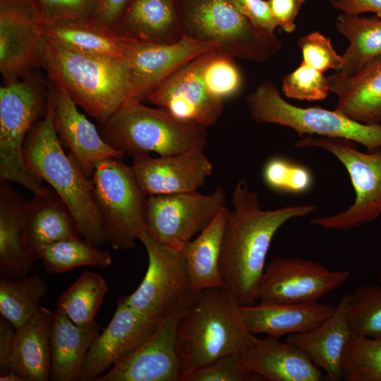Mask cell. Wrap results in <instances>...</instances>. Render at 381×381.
Instances as JSON below:
<instances>
[{
  "instance_id": "27",
  "label": "cell",
  "mask_w": 381,
  "mask_h": 381,
  "mask_svg": "<svg viewBox=\"0 0 381 381\" xmlns=\"http://www.w3.org/2000/svg\"><path fill=\"white\" fill-rule=\"evenodd\" d=\"M54 311L40 306L16 330L10 368L24 381H47L52 373L51 332Z\"/></svg>"
},
{
  "instance_id": "13",
  "label": "cell",
  "mask_w": 381,
  "mask_h": 381,
  "mask_svg": "<svg viewBox=\"0 0 381 381\" xmlns=\"http://www.w3.org/2000/svg\"><path fill=\"white\" fill-rule=\"evenodd\" d=\"M35 0H0L3 85L46 68L47 39Z\"/></svg>"
},
{
  "instance_id": "12",
  "label": "cell",
  "mask_w": 381,
  "mask_h": 381,
  "mask_svg": "<svg viewBox=\"0 0 381 381\" xmlns=\"http://www.w3.org/2000/svg\"><path fill=\"white\" fill-rule=\"evenodd\" d=\"M139 240L147 253V269L137 289L122 297L126 304L143 315L159 322L195 293L189 287L181 250L159 243L147 230Z\"/></svg>"
},
{
  "instance_id": "10",
  "label": "cell",
  "mask_w": 381,
  "mask_h": 381,
  "mask_svg": "<svg viewBox=\"0 0 381 381\" xmlns=\"http://www.w3.org/2000/svg\"><path fill=\"white\" fill-rule=\"evenodd\" d=\"M298 147H318L334 155L346 169L353 187V203L340 213L315 218L311 224L327 229L348 231L376 220L381 215V147L367 152L354 141L341 138L307 136Z\"/></svg>"
},
{
  "instance_id": "32",
  "label": "cell",
  "mask_w": 381,
  "mask_h": 381,
  "mask_svg": "<svg viewBox=\"0 0 381 381\" xmlns=\"http://www.w3.org/2000/svg\"><path fill=\"white\" fill-rule=\"evenodd\" d=\"M337 31L348 41L339 73L351 75L373 59L381 56V18L340 13L336 20Z\"/></svg>"
},
{
  "instance_id": "5",
  "label": "cell",
  "mask_w": 381,
  "mask_h": 381,
  "mask_svg": "<svg viewBox=\"0 0 381 381\" xmlns=\"http://www.w3.org/2000/svg\"><path fill=\"white\" fill-rule=\"evenodd\" d=\"M98 130L110 146L133 157L152 152L171 155L203 148L207 143L203 126L178 119L167 110L147 107L138 99L125 102L99 123Z\"/></svg>"
},
{
  "instance_id": "37",
  "label": "cell",
  "mask_w": 381,
  "mask_h": 381,
  "mask_svg": "<svg viewBox=\"0 0 381 381\" xmlns=\"http://www.w3.org/2000/svg\"><path fill=\"white\" fill-rule=\"evenodd\" d=\"M348 324L353 334L381 338V286H361L350 293Z\"/></svg>"
},
{
  "instance_id": "23",
  "label": "cell",
  "mask_w": 381,
  "mask_h": 381,
  "mask_svg": "<svg viewBox=\"0 0 381 381\" xmlns=\"http://www.w3.org/2000/svg\"><path fill=\"white\" fill-rule=\"evenodd\" d=\"M114 29L124 39L146 43L174 44L185 37L177 0H130Z\"/></svg>"
},
{
  "instance_id": "16",
  "label": "cell",
  "mask_w": 381,
  "mask_h": 381,
  "mask_svg": "<svg viewBox=\"0 0 381 381\" xmlns=\"http://www.w3.org/2000/svg\"><path fill=\"white\" fill-rule=\"evenodd\" d=\"M210 52L179 68L152 89L145 99L178 119L194 121L205 128L216 123L223 112L224 104L211 96L204 84L202 69Z\"/></svg>"
},
{
  "instance_id": "18",
  "label": "cell",
  "mask_w": 381,
  "mask_h": 381,
  "mask_svg": "<svg viewBox=\"0 0 381 381\" xmlns=\"http://www.w3.org/2000/svg\"><path fill=\"white\" fill-rule=\"evenodd\" d=\"M159 322L143 315L121 296L109 325L93 341L83 363L80 381H95L136 350Z\"/></svg>"
},
{
  "instance_id": "8",
  "label": "cell",
  "mask_w": 381,
  "mask_h": 381,
  "mask_svg": "<svg viewBox=\"0 0 381 381\" xmlns=\"http://www.w3.org/2000/svg\"><path fill=\"white\" fill-rule=\"evenodd\" d=\"M246 100L252 119L258 123L286 126L301 137L316 134L321 137L346 138L361 144L368 150L381 147V124L361 123L336 109L294 106L282 97L271 81L260 83Z\"/></svg>"
},
{
  "instance_id": "46",
  "label": "cell",
  "mask_w": 381,
  "mask_h": 381,
  "mask_svg": "<svg viewBox=\"0 0 381 381\" xmlns=\"http://www.w3.org/2000/svg\"><path fill=\"white\" fill-rule=\"evenodd\" d=\"M16 329L4 317L0 316V375L8 371Z\"/></svg>"
},
{
  "instance_id": "40",
  "label": "cell",
  "mask_w": 381,
  "mask_h": 381,
  "mask_svg": "<svg viewBox=\"0 0 381 381\" xmlns=\"http://www.w3.org/2000/svg\"><path fill=\"white\" fill-rule=\"evenodd\" d=\"M282 90L289 98L307 101L323 100L330 92L328 77L303 62L284 75Z\"/></svg>"
},
{
  "instance_id": "35",
  "label": "cell",
  "mask_w": 381,
  "mask_h": 381,
  "mask_svg": "<svg viewBox=\"0 0 381 381\" xmlns=\"http://www.w3.org/2000/svg\"><path fill=\"white\" fill-rule=\"evenodd\" d=\"M108 290L102 276L86 271L59 296L56 306L75 324L87 325L95 321Z\"/></svg>"
},
{
  "instance_id": "4",
  "label": "cell",
  "mask_w": 381,
  "mask_h": 381,
  "mask_svg": "<svg viewBox=\"0 0 381 381\" xmlns=\"http://www.w3.org/2000/svg\"><path fill=\"white\" fill-rule=\"evenodd\" d=\"M45 70L49 81L99 123L131 99L129 68L123 59L83 54L47 42Z\"/></svg>"
},
{
  "instance_id": "48",
  "label": "cell",
  "mask_w": 381,
  "mask_h": 381,
  "mask_svg": "<svg viewBox=\"0 0 381 381\" xmlns=\"http://www.w3.org/2000/svg\"><path fill=\"white\" fill-rule=\"evenodd\" d=\"M130 0H101L96 19L114 28Z\"/></svg>"
},
{
  "instance_id": "28",
  "label": "cell",
  "mask_w": 381,
  "mask_h": 381,
  "mask_svg": "<svg viewBox=\"0 0 381 381\" xmlns=\"http://www.w3.org/2000/svg\"><path fill=\"white\" fill-rule=\"evenodd\" d=\"M49 42L68 50L91 56L123 59L126 40L95 18L42 22Z\"/></svg>"
},
{
  "instance_id": "34",
  "label": "cell",
  "mask_w": 381,
  "mask_h": 381,
  "mask_svg": "<svg viewBox=\"0 0 381 381\" xmlns=\"http://www.w3.org/2000/svg\"><path fill=\"white\" fill-rule=\"evenodd\" d=\"M37 259H42L47 272L64 273L83 266L105 268L112 264L107 251L98 249L80 238H70L40 247Z\"/></svg>"
},
{
  "instance_id": "1",
  "label": "cell",
  "mask_w": 381,
  "mask_h": 381,
  "mask_svg": "<svg viewBox=\"0 0 381 381\" xmlns=\"http://www.w3.org/2000/svg\"><path fill=\"white\" fill-rule=\"evenodd\" d=\"M233 209L227 210L219 268L224 289L238 306L255 304L272 240L286 222L308 215L313 205L262 209L258 195L241 180L232 193Z\"/></svg>"
},
{
  "instance_id": "26",
  "label": "cell",
  "mask_w": 381,
  "mask_h": 381,
  "mask_svg": "<svg viewBox=\"0 0 381 381\" xmlns=\"http://www.w3.org/2000/svg\"><path fill=\"white\" fill-rule=\"evenodd\" d=\"M328 78L338 99L337 111L361 123L381 124V56L353 75L337 72Z\"/></svg>"
},
{
  "instance_id": "45",
  "label": "cell",
  "mask_w": 381,
  "mask_h": 381,
  "mask_svg": "<svg viewBox=\"0 0 381 381\" xmlns=\"http://www.w3.org/2000/svg\"><path fill=\"white\" fill-rule=\"evenodd\" d=\"M273 16L285 32L291 33L296 29L295 20L306 0H267Z\"/></svg>"
},
{
  "instance_id": "38",
  "label": "cell",
  "mask_w": 381,
  "mask_h": 381,
  "mask_svg": "<svg viewBox=\"0 0 381 381\" xmlns=\"http://www.w3.org/2000/svg\"><path fill=\"white\" fill-rule=\"evenodd\" d=\"M202 78L209 94L222 101L236 95L243 82L234 58L218 49L209 52L202 69Z\"/></svg>"
},
{
  "instance_id": "17",
  "label": "cell",
  "mask_w": 381,
  "mask_h": 381,
  "mask_svg": "<svg viewBox=\"0 0 381 381\" xmlns=\"http://www.w3.org/2000/svg\"><path fill=\"white\" fill-rule=\"evenodd\" d=\"M125 40L123 59L129 68L131 99L141 101L152 89L194 58L213 49L219 50L214 44L186 36L174 44Z\"/></svg>"
},
{
  "instance_id": "31",
  "label": "cell",
  "mask_w": 381,
  "mask_h": 381,
  "mask_svg": "<svg viewBox=\"0 0 381 381\" xmlns=\"http://www.w3.org/2000/svg\"><path fill=\"white\" fill-rule=\"evenodd\" d=\"M227 210L226 207H222L199 235L181 249L189 287L194 293L207 288H224L219 260Z\"/></svg>"
},
{
  "instance_id": "24",
  "label": "cell",
  "mask_w": 381,
  "mask_h": 381,
  "mask_svg": "<svg viewBox=\"0 0 381 381\" xmlns=\"http://www.w3.org/2000/svg\"><path fill=\"white\" fill-rule=\"evenodd\" d=\"M350 293L342 295L333 313L316 328L287 335L286 341L299 348L331 381L342 379L341 361L351 332L348 324Z\"/></svg>"
},
{
  "instance_id": "11",
  "label": "cell",
  "mask_w": 381,
  "mask_h": 381,
  "mask_svg": "<svg viewBox=\"0 0 381 381\" xmlns=\"http://www.w3.org/2000/svg\"><path fill=\"white\" fill-rule=\"evenodd\" d=\"M226 202L224 190L150 195L145 203L146 230L159 243L181 250L214 219Z\"/></svg>"
},
{
  "instance_id": "15",
  "label": "cell",
  "mask_w": 381,
  "mask_h": 381,
  "mask_svg": "<svg viewBox=\"0 0 381 381\" xmlns=\"http://www.w3.org/2000/svg\"><path fill=\"white\" fill-rule=\"evenodd\" d=\"M194 294L162 318L136 350L95 381H180L177 327Z\"/></svg>"
},
{
  "instance_id": "29",
  "label": "cell",
  "mask_w": 381,
  "mask_h": 381,
  "mask_svg": "<svg viewBox=\"0 0 381 381\" xmlns=\"http://www.w3.org/2000/svg\"><path fill=\"white\" fill-rule=\"evenodd\" d=\"M80 236L74 216L55 191L49 195L34 194L28 200L24 237L34 260L37 259L40 247Z\"/></svg>"
},
{
  "instance_id": "50",
  "label": "cell",
  "mask_w": 381,
  "mask_h": 381,
  "mask_svg": "<svg viewBox=\"0 0 381 381\" xmlns=\"http://www.w3.org/2000/svg\"><path fill=\"white\" fill-rule=\"evenodd\" d=\"M327 1H329L330 3H332L333 0H327Z\"/></svg>"
},
{
  "instance_id": "2",
  "label": "cell",
  "mask_w": 381,
  "mask_h": 381,
  "mask_svg": "<svg viewBox=\"0 0 381 381\" xmlns=\"http://www.w3.org/2000/svg\"><path fill=\"white\" fill-rule=\"evenodd\" d=\"M54 97L50 83L48 108L35 122L23 144V159L30 172L46 181L68 205L85 241L94 246L107 243L93 198L92 179L86 176L74 158L64 151L53 123Z\"/></svg>"
},
{
  "instance_id": "19",
  "label": "cell",
  "mask_w": 381,
  "mask_h": 381,
  "mask_svg": "<svg viewBox=\"0 0 381 381\" xmlns=\"http://www.w3.org/2000/svg\"><path fill=\"white\" fill-rule=\"evenodd\" d=\"M132 167L139 185L149 195L196 191L212 171L203 148L156 158L135 156Z\"/></svg>"
},
{
  "instance_id": "43",
  "label": "cell",
  "mask_w": 381,
  "mask_h": 381,
  "mask_svg": "<svg viewBox=\"0 0 381 381\" xmlns=\"http://www.w3.org/2000/svg\"><path fill=\"white\" fill-rule=\"evenodd\" d=\"M101 0H35L42 22L96 18Z\"/></svg>"
},
{
  "instance_id": "36",
  "label": "cell",
  "mask_w": 381,
  "mask_h": 381,
  "mask_svg": "<svg viewBox=\"0 0 381 381\" xmlns=\"http://www.w3.org/2000/svg\"><path fill=\"white\" fill-rule=\"evenodd\" d=\"M342 379L381 381V338L350 334L341 361Z\"/></svg>"
},
{
  "instance_id": "20",
  "label": "cell",
  "mask_w": 381,
  "mask_h": 381,
  "mask_svg": "<svg viewBox=\"0 0 381 381\" xmlns=\"http://www.w3.org/2000/svg\"><path fill=\"white\" fill-rule=\"evenodd\" d=\"M50 84L54 97L55 131L62 146L69 150L86 176L92 179L101 162L124 157L123 152L103 140L99 130L78 110L76 104L64 90L51 82Z\"/></svg>"
},
{
  "instance_id": "47",
  "label": "cell",
  "mask_w": 381,
  "mask_h": 381,
  "mask_svg": "<svg viewBox=\"0 0 381 381\" xmlns=\"http://www.w3.org/2000/svg\"><path fill=\"white\" fill-rule=\"evenodd\" d=\"M331 4L342 13L358 16L370 12L381 18V0H333Z\"/></svg>"
},
{
  "instance_id": "39",
  "label": "cell",
  "mask_w": 381,
  "mask_h": 381,
  "mask_svg": "<svg viewBox=\"0 0 381 381\" xmlns=\"http://www.w3.org/2000/svg\"><path fill=\"white\" fill-rule=\"evenodd\" d=\"M262 176L270 188L291 193H304L313 181L307 168L282 157L270 159L264 166Z\"/></svg>"
},
{
  "instance_id": "21",
  "label": "cell",
  "mask_w": 381,
  "mask_h": 381,
  "mask_svg": "<svg viewBox=\"0 0 381 381\" xmlns=\"http://www.w3.org/2000/svg\"><path fill=\"white\" fill-rule=\"evenodd\" d=\"M250 373L270 381H320L325 376L296 346L279 338L255 339L239 353Z\"/></svg>"
},
{
  "instance_id": "9",
  "label": "cell",
  "mask_w": 381,
  "mask_h": 381,
  "mask_svg": "<svg viewBox=\"0 0 381 381\" xmlns=\"http://www.w3.org/2000/svg\"><path fill=\"white\" fill-rule=\"evenodd\" d=\"M92 181L93 198L107 243L114 250L134 248L146 230L147 194L132 166L120 159H107L97 166Z\"/></svg>"
},
{
  "instance_id": "25",
  "label": "cell",
  "mask_w": 381,
  "mask_h": 381,
  "mask_svg": "<svg viewBox=\"0 0 381 381\" xmlns=\"http://www.w3.org/2000/svg\"><path fill=\"white\" fill-rule=\"evenodd\" d=\"M28 200L8 182H0V276L7 279L28 276L35 261L25 242Z\"/></svg>"
},
{
  "instance_id": "42",
  "label": "cell",
  "mask_w": 381,
  "mask_h": 381,
  "mask_svg": "<svg viewBox=\"0 0 381 381\" xmlns=\"http://www.w3.org/2000/svg\"><path fill=\"white\" fill-rule=\"evenodd\" d=\"M304 64L322 73L334 69L339 71L343 66V56L333 48L329 37L318 31L309 33L298 39Z\"/></svg>"
},
{
  "instance_id": "22",
  "label": "cell",
  "mask_w": 381,
  "mask_h": 381,
  "mask_svg": "<svg viewBox=\"0 0 381 381\" xmlns=\"http://www.w3.org/2000/svg\"><path fill=\"white\" fill-rule=\"evenodd\" d=\"M335 307L318 302L264 303L239 306L243 324L252 334L280 338L312 330L334 311Z\"/></svg>"
},
{
  "instance_id": "49",
  "label": "cell",
  "mask_w": 381,
  "mask_h": 381,
  "mask_svg": "<svg viewBox=\"0 0 381 381\" xmlns=\"http://www.w3.org/2000/svg\"><path fill=\"white\" fill-rule=\"evenodd\" d=\"M0 381H24V380L17 372L10 369L6 373L0 375Z\"/></svg>"
},
{
  "instance_id": "6",
  "label": "cell",
  "mask_w": 381,
  "mask_h": 381,
  "mask_svg": "<svg viewBox=\"0 0 381 381\" xmlns=\"http://www.w3.org/2000/svg\"><path fill=\"white\" fill-rule=\"evenodd\" d=\"M48 88L37 71L0 88V182L16 183L42 195L54 191L28 169L23 144L33 124L47 114Z\"/></svg>"
},
{
  "instance_id": "7",
  "label": "cell",
  "mask_w": 381,
  "mask_h": 381,
  "mask_svg": "<svg viewBox=\"0 0 381 381\" xmlns=\"http://www.w3.org/2000/svg\"><path fill=\"white\" fill-rule=\"evenodd\" d=\"M184 35L217 45L224 54L262 62L281 50L274 32L254 27L231 0H177Z\"/></svg>"
},
{
  "instance_id": "3",
  "label": "cell",
  "mask_w": 381,
  "mask_h": 381,
  "mask_svg": "<svg viewBox=\"0 0 381 381\" xmlns=\"http://www.w3.org/2000/svg\"><path fill=\"white\" fill-rule=\"evenodd\" d=\"M255 339L243 322L239 306L223 287L198 291L178 323L181 374L221 356L239 353Z\"/></svg>"
},
{
  "instance_id": "14",
  "label": "cell",
  "mask_w": 381,
  "mask_h": 381,
  "mask_svg": "<svg viewBox=\"0 0 381 381\" xmlns=\"http://www.w3.org/2000/svg\"><path fill=\"white\" fill-rule=\"evenodd\" d=\"M347 270H331L299 257L274 256L265 268L256 296L264 303L317 302L349 278Z\"/></svg>"
},
{
  "instance_id": "30",
  "label": "cell",
  "mask_w": 381,
  "mask_h": 381,
  "mask_svg": "<svg viewBox=\"0 0 381 381\" xmlns=\"http://www.w3.org/2000/svg\"><path fill=\"white\" fill-rule=\"evenodd\" d=\"M99 329L100 325L95 321L85 326L75 324L56 306L51 332L54 380H78L86 353Z\"/></svg>"
},
{
  "instance_id": "33",
  "label": "cell",
  "mask_w": 381,
  "mask_h": 381,
  "mask_svg": "<svg viewBox=\"0 0 381 381\" xmlns=\"http://www.w3.org/2000/svg\"><path fill=\"white\" fill-rule=\"evenodd\" d=\"M48 286L39 275L0 279V313L18 329L34 315Z\"/></svg>"
},
{
  "instance_id": "44",
  "label": "cell",
  "mask_w": 381,
  "mask_h": 381,
  "mask_svg": "<svg viewBox=\"0 0 381 381\" xmlns=\"http://www.w3.org/2000/svg\"><path fill=\"white\" fill-rule=\"evenodd\" d=\"M236 10L254 27L274 32L278 27L267 0H231Z\"/></svg>"
},
{
  "instance_id": "41",
  "label": "cell",
  "mask_w": 381,
  "mask_h": 381,
  "mask_svg": "<svg viewBox=\"0 0 381 381\" xmlns=\"http://www.w3.org/2000/svg\"><path fill=\"white\" fill-rule=\"evenodd\" d=\"M261 376L243 366L238 353L227 354L181 374L180 381H258Z\"/></svg>"
}]
</instances>
